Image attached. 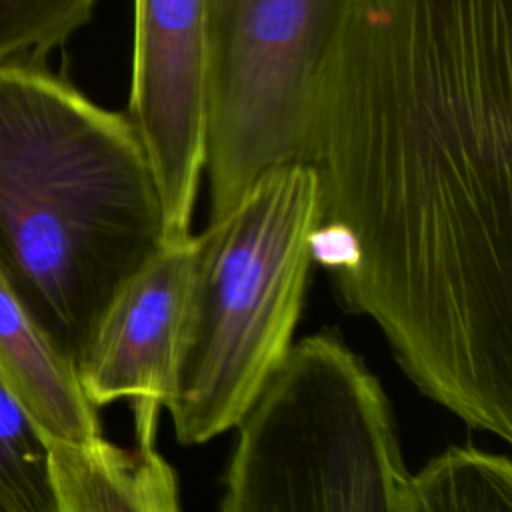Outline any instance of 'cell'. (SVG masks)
<instances>
[{"instance_id": "obj_3", "label": "cell", "mask_w": 512, "mask_h": 512, "mask_svg": "<svg viewBox=\"0 0 512 512\" xmlns=\"http://www.w3.org/2000/svg\"><path fill=\"white\" fill-rule=\"evenodd\" d=\"M320 184L306 164L262 174L194 234L164 408L184 446L232 430L284 364L306 300Z\"/></svg>"}, {"instance_id": "obj_11", "label": "cell", "mask_w": 512, "mask_h": 512, "mask_svg": "<svg viewBox=\"0 0 512 512\" xmlns=\"http://www.w3.org/2000/svg\"><path fill=\"white\" fill-rule=\"evenodd\" d=\"M0 502L12 512H54L48 442L0 374Z\"/></svg>"}, {"instance_id": "obj_12", "label": "cell", "mask_w": 512, "mask_h": 512, "mask_svg": "<svg viewBox=\"0 0 512 512\" xmlns=\"http://www.w3.org/2000/svg\"><path fill=\"white\" fill-rule=\"evenodd\" d=\"M100 0H0V64L44 62L90 18Z\"/></svg>"}, {"instance_id": "obj_8", "label": "cell", "mask_w": 512, "mask_h": 512, "mask_svg": "<svg viewBox=\"0 0 512 512\" xmlns=\"http://www.w3.org/2000/svg\"><path fill=\"white\" fill-rule=\"evenodd\" d=\"M0 374L46 440L86 442L100 434L74 360L40 326L0 268Z\"/></svg>"}, {"instance_id": "obj_5", "label": "cell", "mask_w": 512, "mask_h": 512, "mask_svg": "<svg viewBox=\"0 0 512 512\" xmlns=\"http://www.w3.org/2000/svg\"><path fill=\"white\" fill-rule=\"evenodd\" d=\"M346 0H212L206 150L210 220L266 172L302 164L314 90Z\"/></svg>"}, {"instance_id": "obj_4", "label": "cell", "mask_w": 512, "mask_h": 512, "mask_svg": "<svg viewBox=\"0 0 512 512\" xmlns=\"http://www.w3.org/2000/svg\"><path fill=\"white\" fill-rule=\"evenodd\" d=\"M236 428L220 512H400L392 404L338 334L294 342Z\"/></svg>"}, {"instance_id": "obj_10", "label": "cell", "mask_w": 512, "mask_h": 512, "mask_svg": "<svg viewBox=\"0 0 512 512\" xmlns=\"http://www.w3.org/2000/svg\"><path fill=\"white\" fill-rule=\"evenodd\" d=\"M400 512H512V464L504 454L450 446L406 476Z\"/></svg>"}, {"instance_id": "obj_9", "label": "cell", "mask_w": 512, "mask_h": 512, "mask_svg": "<svg viewBox=\"0 0 512 512\" xmlns=\"http://www.w3.org/2000/svg\"><path fill=\"white\" fill-rule=\"evenodd\" d=\"M46 442L54 512H182L176 472L154 446Z\"/></svg>"}, {"instance_id": "obj_2", "label": "cell", "mask_w": 512, "mask_h": 512, "mask_svg": "<svg viewBox=\"0 0 512 512\" xmlns=\"http://www.w3.org/2000/svg\"><path fill=\"white\" fill-rule=\"evenodd\" d=\"M166 238L128 114L44 62L0 64V268L74 364L100 312Z\"/></svg>"}, {"instance_id": "obj_1", "label": "cell", "mask_w": 512, "mask_h": 512, "mask_svg": "<svg viewBox=\"0 0 512 512\" xmlns=\"http://www.w3.org/2000/svg\"><path fill=\"white\" fill-rule=\"evenodd\" d=\"M302 164L344 304L422 394L512 440V0H346Z\"/></svg>"}, {"instance_id": "obj_7", "label": "cell", "mask_w": 512, "mask_h": 512, "mask_svg": "<svg viewBox=\"0 0 512 512\" xmlns=\"http://www.w3.org/2000/svg\"><path fill=\"white\" fill-rule=\"evenodd\" d=\"M192 262L194 234L164 244L114 292L76 358L80 386L94 408L132 402L142 446H154L170 390Z\"/></svg>"}, {"instance_id": "obj_6", "label": "cell", "mask_w": 512, "mask_h": 512, "mask_svg": "<svg viewBox=\"0 0 512 512\" xmlns=\"http://www.w3.org/2000/svg\"><path fill=\"white\" fill-rule=\"evenodd\" d=\"M212 0H134L128 118L150 160L168 242L192 236L204 176Z\"/></svg>"}, {"instance_id": "obj_13", "label": "cell", "mask_w": 512, "mask_h": 512, "mask_svg": "<svg viewBox=\"0 0 512 512\" xmlns=\"http://www.w3.org/2000/svg\"><path fill=\"white\" fill-rule=\"evenodd\" d=\"M0 512H12V510H8V508H6V506L0 502Z\"/></svg>"}]
</instances>
